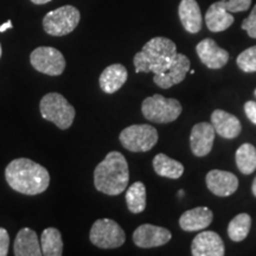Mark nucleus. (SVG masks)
<instances>
[{"mask_svg":"<svg viewBox=\"0 0 256 256\" xmlns=\"http://www.w3.org/2000/svg\"><path fill=\"white\" fill-rule=\"evenodd\" d=\"M5 178L14 191L28 196L42 194L46 190L50 183L48 170L28 158L12 160L6 166Z\"/></svg>","mask_w":256,"mask_h":256,"instance_id":"obj_1","label":"nucleus"},{"mask_svg":"<svg viewBox=\"0 0 256 256\" xmlns=\"http://www.w3.org/2000/svg\"><path fill=\"white\" fill-rule=\"evenodd\" d=\"M130 180L127 160L120 152H110L96 166L94 185L96 190L108 196H118L126 190Z\"/></svg>","mask_w":256,"mask_h":256,"instance_id":"obj_2","label":"nucleus"},{"mask_svg":"<svg viewBox=\"0 0 256 256\" xmlns=\"http://www.w3.org/2000/svg\"><path fill=\"white\" fill-rule=\"evenodd\" d=\"M177 46L166 37H154L134 56L136 72H164L177 55Z\"/></svg>","mask_w":256,"mask_h":256,"instance_id":"obj_3","label":"nucleus"},{"mask_svg":"<svg viewBox=\"0 0 256 256\" xmlns=\"http://www.w3.org/2000/svg\"><path fill=\"white\" fill-rule=\"evenodd\" d=\"M40 114L43 119L55 124L60 130H68L75 119V108L58 92H49L40 100Z\"/></svg>","mask_w":256,"mask_h":256,"instance_id":"obj_4","label":"nucleus"},{"mask_svg":"<svg viewBox=\"0 0 256 256\" xmlns=\"http://www.w3.org/2000/svg\"><path fill=\"white\" fill-rule=\"evenodd\" d=\"M180 102L176 98H166L160 94L146 98L142 104V115L146 120L156 124L174 122L182 114Z\"/></svg>","mask_w":256,"mask_h":256,"instance_id":"obj_5","label":"nucleus"},{"mask_svg":"<svg viewBox=\"0 0 256 256\" xmlns=\"http://www.w3.org/2000/svg\"><path fill=\"white\" fill-rule=\"evenodd\" d=\"M81 14L75 6L64 5L48 12L43 19V28L50 36H66L78 28Z\"/></svg>","mask_w":256,"mask_h":256,"instance_id":"obj_6","label":"nucleus"},{"mask_svg":"<svg viewBox=\"0 0 256 256\" xmlns=\"http://www.w3.org/2000/svg\"><path fill=\"white\" fill-rule=\"evenodd\" d=\"M158 130L151 124H132L120 133V142L130 152H147L158 142Z\"/></svg>","mask_w":256,"mask_h":256,"instance_id":"obj_7","label":"nucleus"},{"mask_svg":"<svg viewBox=\"0 0 256 256\" xmlns=\"http://www.w3.org/2000/svg\"><path fill=\"white\" fill-rule=\"evenodd\" d=\"M89 238L92 244L102 249L119 248L126 241L122 228L115 220L110 218L98 220L94 222Z\"/></svg>","mask_w":256,"mask_h":256,"instance_id":"obj_8","label":"nucleus"},{"mask_svg":"<svg viewBox=\"0 0 256 256\" xmlns=\"http://www.w3.org/2000/svg\"><path fill=\"white\" fill-rule=\"evenodd\" d=\"M31 66L37 72L58 76L66 69V58L60 50L51 46H40L31 52Z\"/></svg>","mask_w":256,"mask_h":256,"instance_id":"obj_9","label":"nucleus"},{"mask_svg":"<svg viewBox=\"0 0 256 256\" xmlns=\"http://www.w3.org/2000/svg\"><path fill=\"white\" fill-rule=\"evenodd\" d=\"M188 72H190V60L183 54H177L171 66L164 72L154 74L153 81L158 87L168 89L183 82Z\"/></svg>","mask_w":256,"mask_h":256,"instance_id":"obj_10","label":"nucleus"},{"mask_svg":"<svg viewBox=\"0 0 256 256\" xmlns=\"http://www.w3.org/2000/svg\"><path fill=\"white\" fill-rule=\"evenodd\" d=\"M172 234L168 229L153 224H142L133 232V242L140 248H156L171 241Z\"/></svg>","mask_w":256,"mask_h":256,"instance_id":"obj_11","label":"nucleus"},{"mask_svg":"<svg viewBox=\"0 0 256 256\" xmlns=\"http://www.w3.org/2000/svg\"><path fill=\"white\" fill-rule=\"evenodd\" d=\"M197 55L200 62L209 69H220L228 63V51L217 46V43L211 38H206L196 46Z\"/></svg>","mask_w":256,"mask_h":256,"instance_id":"obj_12","label":"nucleus"},{"mask_svg":"<svg viewBox=\"0 0 256 256\" xmlns=\"http://www.w3.org/2000/svg\"><path fill=\"white\" fill-rule=\"evenodd\" d=\"M215 133V128H214L212 124L200 122L194 124L190 136L192 153L196 156H206L209 154L212 150Z\"/></svg>","mask_w":256,"mask_h":256,"instance_id":"obj_13","label":"nucleus"},{"mask_svg":"<svg viewBox=\"0 0 256 256\" xmlns=\"http://www.w3.org/2000/svg\"><path fill=\"white\" fill-rule=\"evenodd\" d=\"M194 256H223L226 252L224 242L215 232H200L191 244Z\"/></svg>","mask_w":256,"mask_h":256,"instance_id":"obj_14","label":"nucleus"},{"mask_svg":"<svg viewBox=\"0 0 256 256\" xmlns=\"http://www.w3.org/2000/svg\"><path fill=\"white\" fill-rule=\"evenodd\" d=\"M206 186L218 197L232 196L238 188V179L235 174L222 170H212L206 174Z\"/></svg>","mask_w":256,"mask_h":256,"instance_id":"obj_15","label":"nucleus"},{"mask_svg":"<svg viewBox=\"0 0 256 256\" xmlns=\"http://www.w3.org/2000/svg\"><path fill=\"white\" fill-rule=\"evenodd\" d=\"M214 220V214L209 208L198 206L185 211L179 218V226L184 232H200L206 229Z\"/></svg>","mask_w":256,"mask_h":256,"instance_id":"obj_16","label":"nucleus"},{"mask_svg":"<svg viewBox=\"0 0 256 256\" xmlns=\"http://www.w3.org/2000/svg\"><path fill=\"white\" fill-rule=\"evenodd\" d=\"M211 124L215 132L224 139H234L238 136L242 130L241 122L235 115L222 110H216L211 114Z\"/></svg>","mask_w":256,"mask_h":256,"instance_id":"obj_17","label":"nucleus"},{"mask_svg":"<svg viewBox=\"0 0 256 256\" xmlns=\"http://www.w3.org/2000/svg\"><path fill=\"white\" fill-rule=\"evenodd\" d=\"M128 78L127 69L122 64H112L101 72L98 83L102 90L107 94H114L126 83Z\"/></svg>","mask_w":256,"mask_h":256,"instance_id":"obj_18","label":"nucleus"},{"mask_svg":"<svg viewBox=\"0 0 256 256\" xmlns=\"http://www.w3.org/2000/svg\"><path fill=\"white\" fill-rule=\"evenodd\" d=\"M179 19L185 30L197 34L202 28V12L196 0H182L178 8Z\"/></svg>","mask_w":256,"mask_h":256,"instance_id":"obj_19","label":"nucleus"},{"mask_svg":"<svg viewBox=\"0 0 256 256\" xmlns=\"http://www.w3.org/2000/svg\"><path fill=\"white\" fill-rule=\"evenodd\" d=\"M206 23L211 32H222L230 28L234 23V16L224 8L222 2H214L208 8Z\"/></svg>","mask_w":256,"mask_h":256,"instance_id":"obj_20","label":"nucleus"},{"mask_svg":"<svg viewBox=\"0 0 256 256\" xmlns=\"http://www.w3.org/2000/svg\"><path fill=\"white\" fill-rule=\"evenodd\" d=\"M16 256H40L43 255L40 242H38L37 234L30 228L19 230L14 242Z\"/></svg>","mask_w":256,"mask_h":256,"instance_id":"obj_21","label":"nucleus"},{"mask_svg":"<svg viewBox=\"0 0 256 256\" xmlns=\"http://www.w3.org/2000/svg\"><path fill=\"white\" fill-rule=\"evenodd\" d=\"M153 168L160 177L178 179L184 174V166L177 160L170 158L164 153H159L153 159Z\"/></svg>","mask_w":256,"mask_h":256,"instance_id":"obj_22","label":"nucleus"},{"mask_svg":"<svg viewBox=\"0 0 256 256\" xmlns=\"http://www.w3.org/2000/svg\"><path fill=\"white\" fill-rule=\"evenodd\" d=\"M40 248L46 256H60L63 254V241L60 230L48 228L42 234Z\"/></svg>","mask_w":256,"mask_h":256,"instance_id":"obj_23","label":"nucleus"},{"mask_svg":"<svg viewBox=\"0 0 256 256\" xmlns=\"http://www.w3.org/2000/svg\"><path fill=\"white\" fill-rule=\"evenodd\" d=\"M236 165L243 174H252L256 170V148L252 144H243L235 154Z\"/></svg>","mask_w":256,"mask_h":256,"instance_id":"obj_24","label":"nucleus"},{"mask_svg":"<svg viewBox=\"0 0 256 256\" xmlns=\"http://www.w3.org/2000/svg\"><path fill=\"white\" fill-rule=\"evenodd\" d=\"M128 210L132 214H140L146 208V188L142 182H136L126 192Z\"/></svg>","mask_w":256,"mask_h":256,"instance_id":"obj_25","label":"nucleus"},{"mask_svg":"<svg viewBox=\"0 0 256 256\" xmlns=\"http://www.w3.org/2000/svg\"><path fill=\"white\" fill-rule=\"evenodd\" d=\"M252 226V217L248 214H238L230 220L228 236L234 242H241L247 238Z\"/></svg>","mask_w":256,"mask_h":256,"instance_id":"obj_26","label":"nucleus"},{"mask_svg":"<svg viewBox=\"0 0 256 256\" xmlns=\"http://www.w3.org/2000/svg\"><path fill=\"white\" fill-rule=\"evenodd\" d=\"M238 66L244 72H256V46L248 48L236 58Z\"/></svg>","mask_w":256,"mask_h":256,"instance_id":"obj_27","label":"nucleus"},{"mask_svg":"<svg viewBox=\"0 0 256 256\" xmlns=\"http://www.w3.org/2000/svg\"><path fill=\"white\" fill-rule=\"evenodd\" d=\"M220 2L230 14L247 11L252 5V0H220Z\"/></svg>","mask_w":256,"mask_h":256,"instance_id":"obj_28","label":"nucleus"},{"mask_svg":"<svg viewBox=\"0 0 256 256\" xmlns=\"http://www.w3.org/2000/svg\"><path fill=\"white\" fill-rule=\"evenodd\" d=\"M242 28L247 31L249 37L256 38V5L252 8L248 18H246L242 23Z\"/></svg>","mask_w":256,"mask_h":256,"instance_id":"obj_29","label":"nucleus"},{"mask_svg":"<svg viewBox=\"0 0 256 256\" xmlns=\"http://www.w3.org/2000/svg\"><path fill=\"white\" fill-rule=\"evenodd\" d=\"M10 236L6 229L0 228V256H6L8 252Z\"/></svg>","mask_w":256,"mask_h":256,"instance_id":"obj_30","label":"nucleus"},{"mask_svg":"<svg viewBox=\"0 0 256 256\" xmlns=\"http://www.w3.org/2000/svg\"><path fill=\"white\" fill-rule=\"evenodd\" d=\"M244 112L252 124H256V102L255 101H248L244 104Z\"/></svg>","mask_w":256,"mask_h":256,"instance_id":"obj_31","label":"nucleus"},{"mask_svg":"<svg viewBox=\"0 0 256 256\" xmlns=\"http://www.w3.org/2000/svg\"><path fill=\"white\" fill-rule=\"evenodd\" d=\"M8 28H12V22L8 20L6 22V23H4L0 26V32H5L6 30H8Z\"/></svg>","mask_w":256,"mask_h":256,"instance_id":"obj_32","label":"nucleus"},{"mask_svg":"<svg viewBox=\"0 0 256 256\" xmlns=\"http://www.w3.org/2000/svg\"><path fill=\"white\" fill-rule=\"evenodd\" d=\"M31 2L36 5H44V4H48V2H50L51 0H31Z\"/></svg>","mask_w":256,"mask_h":256,"instance_id":"obj_33","label":"nucleus"},{"mask_svg":"<svg viewBox=\"0 0 256 256\" xmlns=\"http://www.w3.org/2000/svg\"><path fill=\"white\" fill-rule=\"evenodd\" d=\"M252 194L256 197V177L254 179V182H252Z\"/></svg>","mask_w":256,"mask_h":256,"instance_id":"obj_34","label":"nucleus"},{"mask_svg":"<svg viewBox=\"0 0 256 256\" xmlns=\"http://www.w3.org/2000/svg\"><path fill=\"white\" fill-rule=\"evenodd\" d=\"M2 44H0V58H2Z\"/></svg>","mask_w":256,"mask_h":256,"instance_id":"obj_35","label":"nucleus"},{"mask_svg":"<svg viewBox=\"0 0 256 256\" xmlns=\"http://www.w3.org/2000/svg\"><path fill=\"white\" fill-rule=\"evenodd\" d=\"M255 95H256V89H255Z\"/></svg>","mask_w":256,"mask_h":256,"instance_id":"obj_36","label":"nucleus"}]
</instances>
